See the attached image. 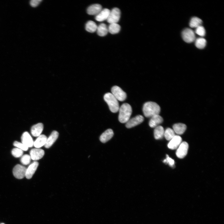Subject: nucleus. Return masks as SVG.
Instances as JSON below:
<instances>
[{"label":"nucleus","mask_w":224,"mask_h":224,"mask_svg":"<svg viewBox=\"0 0 224 224\" xmlns=\"http://www.w3.org/2000/svg\"><path fill=\"white\" fill-rule=\"evenodd\" d=\"M12 154L15 157H19L22 156L23 151L19 148H15L12 149Z\"/></svg>","instance_id":"c85d7f7f"},{"label":"nucleus","mask_w":224,"mask_h":224,"mask_svg":"<svg viewBox=\"0 0 224 224\" xmlns=\"http://www.w3.org/2000/svg\"><path fill=\"white\" fill-rule=\"evenodd\" d=\"M173 130L178 135L183 134L186 128V126L184 124L178 123L175 124L173 126Z\"/></svg>","instance_id":"412c9836"},{"label":"nucleus","mask_w":224,"mask_h":224,"mask_svg":"<svg viewBox=\"0 0 224 224\" xmlns=\"http://www.w3.org/2000/svg\"><path fill=\"white\" fill-rule=\"evenodd\" d=\"M26 170V168L24 166L19 164L16 165L13 169V175L16 178L22 179L25 176Z\"/></svg>","instance_id":"0eeeda50"},{"label":"nucleus","mask_w":224,"mask_h":224,"mask_svg":"<svg viewBox=\"0 0 224 224\" xmlns=\"http://www.w3.org/2000/svg\"><path fill=\"white\" fill-rule=\"evenodd\" d=\"M163 162L166 164H168L171 167L175 165L174 160L170 157L168 155H166V158L164 159Z\"/></svg>","instance_id":"473e14b6"},{"label":"nucleus","mask_w":224,"mask_h":224,"mask_svg":"<svg viewBox=\"0 0 224 224\" xmlns=\"http://www.w3.org/2000/svg\"><path fill=\"white\" fill-rule=\"evenodd\" d=\"M97 32L98 35L100 36H105L108 32V28L104 23H101L97 26Z\"/></svg>","instance_id":"4be33fe9"},{"label":"nucleus","mask_w":224,"mask_h":224,"mask_svg":"<svg viewBox=\"0 0 224 224\" xmlns=\"http://www.w3.org/2000/svg\"><path fill=\"white\" fill-rule=\"evenodd\" d=\"M108 28V32L112 34H117L120 30V26L117 23L110 24Z\"/></svg>","instance_id":"b1692460"},{"label":"nucleus","mask_w":224,"mask_h":224,"mask_svg":"<svg viewBox=\"0 0 224 224\" xmlns=\"http://www.w3.org/2000/svg\"><path fill=\"white\" fill-rule=\"evenodd\" d=\"M118 119L122 123H126L130 119L132 113V108L128 103L123 104L119 109Z\"/></svg>","instance_id":"f03ea898"},{"label":"nucleus","mask_w":224,"mask_h":224,"mask_svg":"<svg viewBox=\"0 0 224 224\" xmlns=\"http://www.w3.org/2000/svg\"><path fill=\"white\" fill-rule=\"evenodd\" d=\"M175 135V133L173 130L170 128H167L164 132V136L167 140L170 141Z\"/></svg>","instance_id":"cd10ccee"},{"label":"nucleus","mask_w":224,"mask_h":224,"mask_svg":"<svg viewBox=\"0 0 224 224\" xmlns=\"http://www.w3.org/2000/svg\"><path fill=\"white\" fill-rule=\"evenodd\" d=\"M164 130L163 128L161 126L158 125L155 128L154 131L155 138L156 139H161L164 136Z\"/></svg>","instance_id":"5701e85b"},{"label":"nucleus","mask_w":224,"mask_h":224,"mask_svg":"<svg viewBox=\"0 0 224 224\" xmlns=\"http://www.w3.org/2000/svg\"><path fill=\"white\" fill-rule=\"evenodd\" d=\"M42 1V0H32L30 1L31 6L33 7H37Z\"/></svg>","instance_id":"72a5a7b5"},{"label":"nucleus","mask_w":224,"mask_h":224,"mask_svg":"<svg viewBox=\"0 0 224 224\" xmlns=\"http://www.w3.org/2000/svg\"><path fill=\"white\" fill-rule=\"evenodd\" d=\"M5 224L4 223H1V224Z\"/></svg>","instance_id":"f704fd0d"},{"label":"nucleus","mask_w":224,"mask_h":224,"mask_svg":"<svg viewBox=\"0 0 224 224\" xmlns=\"http://www.w3.org/2000/svg\"><path fill=\"white\" fill-rule=\"evenodd\" d=\"M13 145L23 151H26L28 149V147L25 145L17 141H15L13 143Z\"/></svg>","instance_id":"2f4dec72"},{"label":"nucleus","mask_w":224,"mask_h":224,"mask_svg":"<svg viewBox=\"0 0 224 224\" xmlns=\"http://www.w3.org/2000/svg\"><path fill=\"white\" fill-rule=\"evenodd\" d=\"M160 107L156 103L148 101L143 105L142 111L144 116L146 117H152L159 114L160 111Z\"/></svg>","instance_id":"f257e3e1"},{"label":"nucleus","mask_w":224,"mask_h":224,"mask_svg":"<svg viewBox=\"0 0 224 224\" xmlns=\"http://www.w3.org/2000/svg\"><path fill=\"white\" fill-rule=\"evenodd\" d=\"M113 135V130L111 129H108L101 134L100 137V140L102 142L105 143L110 139Z\"/></svg>","instance_id":"6ab92c4d"},{"label":"nucleus","mask_w":224,"mask_h":224,"mask_svg":"<svg viewBox=\"0 0 224 224\" xmlns=\"http://www.w3.org/2000/svg\"><path fill=\"white\" fill-rule=\"evenodd\" d=\"M163 121V119L159 114L152 117L149 123V126L151 128H155L161 124Z\"/></svg>","instance_id":"a211bd4d"},{"label":"nucleus","mask_w":224,"mask_h":224,"mask_svg":"<svg viewBox=\"0 0 224 224\" xmlns=\"http://www.w3.org/2000/svg\"><path fill=\"white\" fill-rule=\"evenodd\" d=\"M30 153L31 159L37 161L43 157L44 152L43 149L39 148H33L31 150Z\"/></svg>","instance_id":"9d476101"},{"label":"nucleus","mask_w":224,"mask_h":224,"mask_svg":"<svg viewBox=\"0 0 224 224\" xmlns=\"http://www.w3.org/2000/svg\"><path fill=\"white\" fill-rule=\"evenodd\" d=\"M102 9V6L98 4H92L87 9V13L90 15H96Z\"/></svg>","instance_id":"f3484780"},{"label":"nucleus","mask_w":224,"mask_h":224,"mask_svg":"<svg viewBox=\"0 0 224 224\" xmlns=\"http://www.w3.org/2000/svg\"><path fill=\"white\" fill-rule=\"evenodd\" d=\"M104 98L112 112L116 113L119 111V107L118 100L111 93L108 92L105 94Z\"/></svg>","instance_id":"7ed1b4c3"},{"label":"nucleus","mask_w":224,"mask_h":224,"mask_svg":"<svg viewBox=\"0 0 224 224\" xmlns=\"http://www.w3.org/2000/svg\"><path fill=\"white\" fill-rule=\"evenodd\" d=\"M31 159V158L30 155L25 154L21 157L20 161L23 164L27 165L30 164Z\"/></svg>","instance_id":"c756f323"},{"label":"nucleus","mask_w":224,"mask_h":224,"mask_svg":"<svg viewBox=\"0 0 224 224\" xmlns=\"http://www.w3.org/2000/svg\"><path fill=\"white\" fill-rule=\"evenodd\" d=\"M189 148L188 143L186 142H183L177 148L176 154L180 158H184L187 155Z\"/></svg>","instance_id":"6e6552de"},{"label":"nucleus","mask_w":224,"mask_h":224,"mask_svg":"<svg viewBox=\"0 0 224 224\" xmlns=\"http://www.w3.org/2000/svg\"><path fill=\"white\" fill-rule=\"evenodd\" d=\"M121 15L120 9L117 7L113 8L110 12L107 21L110 24L117 23L119 21Z\"/></svg>","instance_id":"39448f33"},{"label":"nucleus","mask_w":224,"mask_h":224,"mask_svg":"<svg viewBox=\"0 0 224 224\" xmlns=\"http://www.w3.org/2000/svg\"><path fill=\"white\" fill-rule=\"evenodd\" d=\"M43 128V124L41 123H39L33 125L31 129V134L34 137H38L41 135Z\"/></svg>","instance_id":"dca6fc26"},{"label":"nucleus","mask_w":224,"mask_h":224,"mask_svg":"<svg viewBox=\"0 0 224 224\" xmlns=\"http://www.w3.org/2000/svg\"><path fill=\"white\" fill-rule=\"evenodd\" d=\"M202 23V20L198 17H194L190 20L189 22V26L192 28H197L201 26Z\"/></svg>","instance_id":"a878e982"},{"label":"nucleus","mask_w":224,"mask_h":224,"mask_svg":"<svg viewBox=\"0 0 224 224\" xmlns=\"http://www.w3.org/2000/svg\"><path fill=\"white\" fill-rule=\"evenodd\" d=\"M110 10L107 8H104L102 10L95 16V19L98 21H102L108 19Z\"/></svg>","instance_id":"2eb2a0df"},{"label":"nucleus","mask_w":224,"mask_h":224,"mask_svg":"<svg viewBox=\"0 0 224 224\" xmlns=\"http://www.w3.org/2000/svg\"><path fill=\"white\" fill-rule=\"evenodd\" d=\"M22 143L28 147H31L33 145L34 142L29 133L27 132H24L21 137Z\"/></svg>","instance_id":"ddd939ff"},{"label":"nucleus","mask_w":224,"mask_h":224,"mask_svg":"<svg viewBox=\"0 0 224 224\" xmlns=\"http://www.w3.org/2000/svg\"><path fill=\"white\" fill-rule=\"evenodd\" d=\"M39 163L36 161H34L29 165L26 172L25 177L27 179H30L32 177Z\"/></svg>","instance_id":"f8f14e48"},{"label":"nucleus","mask_w":224,"mask_h":224,"mask_svg":"<svg viewBox=\"0 0 224 224\" xmlns=\"http://www.w3.org/2000/svg\"><path fill=\"white\" fill-rule=\"evenodd\" d=\"M47 137L44 134H41L38 137L34 142L33 145L36 148H40L44 145L47 139Z\"/></svg>","instance_id":"aec40b11"},{"label":"nucleus","mask_w":224,"mask_h":224,"mask_svg":"<svg viewBox=\"0 0 224 224\" xmlns=\"http://www.w3.org/2000/svg\"><path fill=\"white\" fill-rule=\"evenodd\" d=\"M58 135L59 133L57 131H53L49 138H47L44 145L45 147L47 148L50 147L58 138Z\"/></svg>","instance_id":"4468645a"},{"label":"nucleus","mask_w":224,"mask_h":224,"mask_svg":"<svg viewBox=\"0 0 224 224\" xmlns=\"http://www.w3.org/2000/svg\"><path fill=\"white\" fill-rule=\"evenodd\" d=\"M195 33L200 36H203L205 34V30L203 26H200L196 28Z\"/></svg>","instance_id":"7c9ffc66"},{"label":"nucleus","mask_w":224,"mask_h":224,"mask_svg":"<svg viewBox=\"0 0 224 224\" xmlns=\"http://www.w3.org/2000/svg\"><path fill=\"white\" fill-rule=\"evenodd\" d=\"M182 36L184 40L188 43L194 41L195 36L194 31L190 29L186 28L182 32Z\"/></svg>","instance_id":"423d86ee"},{"label":"nucleus","mask_w":224,"mask_h":224,"mask_svg":"<svg viewBox=\"0 0 224 224\" xmlns=\"http://www.w3.org/2000/svg\"><path fill=\"white\" fill-rule=\"evenodd\" d=\"M143 117L138 115L129 119L126 123V127L128 128H131L141 123L144 120Z\"/></svg>","instance_id":"1a4fd4ad"},{"label":"nucleus","mask_w":224,"mask_h":224,"mask_svg":"<svg viewBox=\"0 0 224 224\" xmlns=\"http://www.w3.org/2000/svg\"><path fill=\"white\" fill-rule=\"evenodd\" d=\"M97 27V26L96 24L92 21H88L86 24V30L89 32L93 33L95 32L96 30Z\"/></svg>","instance_id":"393cba45"},{"label":"nucleus","mask_w":224,"mask_h":224,"mask_svg":"<svg viewBox=\"0 0 224 224\" xmlns=\"http://www.w3.org/2000/svg\"><path fill=\"white\" fill-rule=\"evenodd\" d=\"M111 91V93L118 100L124 101L126 98V93L118 86H115L112 87Z\"/></svg>","instance_id":"20e7f679"},{"label":"nucleus","mask_w":224,"mask_h":224,"mask_svg":"<svg viewBox=\"0 0 224 224\" xmlns=\"http://www.w3.org/2000/svg\"><path fill=\"white\" fill-rule=\"evenodd\" d=\"M182 139L179 135H175L170 141L168 144V147L171 149H177L182 142Z\"/></svg>","instance_id":"9b49d317"},{"label":"nucleus","mask_w":224,"mask_h":224,"mask_svg":"<svg viewBox=\"0 0 224 224\" xmlns=\"http://www.w3.org/2000/svg\"><path fill=\"white\" fill-rule=\"evenodd\" d=\"M206 44V40L203 38H199L196 39L195 41V45L198 48L203 49L204 48Z\"/></svg>","instance_id":"bb28decb"}]
</instances>
